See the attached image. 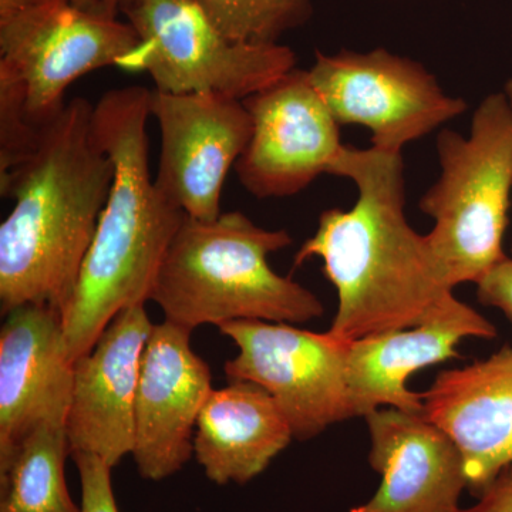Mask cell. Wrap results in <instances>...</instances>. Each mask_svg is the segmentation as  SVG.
I'll return each mask as SVG.
<instances>
[{
	"label": "cell",
	"mask_w": 512,
	"mask_h": 512,
	"mask_svg": "<svg viewBox=\"0 0 512 512\" xmlns=\"http://www.w3.org/2000/svg\"><path fill=\"white\" fill-rule=\"evenodd\" d=\"M330 175L353 181L355 205L322 212L318 231L295 256L296 266L322 259L338 292L328 332L355 342L419 325L453 289L426 235L407 221L402 153L345 146Z\"/></svg>",
	"instance_id": "cell-1"
},
{
	"label": "cell",
	"mask_w": 512,
	"mask_h": 512,
	"mask_svg": "<svg viewBox=\"0 0 512 512\" xmlns=\"http://www.w3.org/2000/svg\"><path fill=\"white\" fill-rule=\"evenodd\" d=\"M94 104L67 101L32 156L0 183L12 211L0 225V311L63 313L109 200L114 165L94 136Z\"/></svg>",
	"instance_id": "cell-2"
},
{
	"label": "cell",
	"mask_w": 512,
	"mask_h": 512,
	"mask_svg": "<svg viewBox=\"0 0 512 512\" xmlns=\"http://www.w3.org/2000/svg\"><path fill=\"white\" fill-rule=\"evenodd\" d=\"M151 90H109L93 110L94 136L113 161L109 200L62 313L72 362L87 355L124 309L150 301L158 271L185 214L151 177L147 124Z\"/></svg>",
	"instance_id": "cell-3"
},
{
	"label": "cell",
	"mask_w": 512,
	"mask_h": 512,
	"mask_svg": "<svg viewBox=\"0 0 512 512\" xmlns=\"http://www.w3.org/2000/svg\"><path fill=\"white\" fill-rule=\"evenodd\" d=\"M292 244L239 211L212 221L185 215L158 271L150 301L165 320L188 330L234 320L305 323L323 315L315 293L276 274L269 255Z\"/></svg>",
	"instance_id": "cell-4"
},
{
	"label": "cell",
	"mask_w": 512,
	"mask_h": 512,
	"mask_svg": "<svg viewBox=\"0 0 512 512\" xmlns=\"http://www.w3.org/2000/svg\"><path fill=\"white\" fill-rule=\"evenodd\" d=\"M441 173L421 197L434 220L427 241L448 288L478 284L507 258L503 241L512 191V106L505 93L481 101L470 134L437 136Z\"/></svg>",
	"instance_id": "cell-5"
},
{
	"label": "cell",
	"mask_w": 512,
	"mask_h": 512,
	"mask_svg": "<svg viewBox=\"0 0 512 512\" xmlns=\"http://www.w3.org/2000/svg\"><path fill=\"white\" fill-rule=\"evenodd\" d=\"M124 16L138 45L116 67L147 73L156 92L245 100L296 69L291 47L229 39L197 0H138Z\"/></svg>",
	"instance_id": "cell-6"
},
{
	"label": "cell",
	"mask_w": 512,
	"mask_h": 512,
	"mask_svg": "<svg viewBox=\"0 0 512 512\" xmlns=\"http://www.w3.org/2000/svg\"><path fill=\"white\" fill-rule=\"evenodd\" d=\"M137 45L127 20L47 0L0 22V73L19 84L26 116L42 128L66 106L70 84L116 67Z\"/></svg>",
	"instance_id": "cell-7"
},
{
	"label": "cell",
	"mask_w": 512,
	"mask_h": 512,
	"mask_svg": "<svg viewBox=\"0 0 512 512\" xmlns=\"http://www.w3.org/2000/svg\"><path fill=\"white\" fill-rule=\"evenodd\" d=\"M309 79L339 126H362L372 147L402 153L466 113V100L441 89L423 64L383 47L370 52H316Z\"/></svg>",
	"instance_id": "cell-8"
},
{
	"label": "cell",
	"mask_w": 512,
	"mask_h": 512,
	"mask_svg": "<svg viewBox=\"0 0 512 512\" xmlns=\"http://www.w3.org/2000/svg\"><path fill=\"white\" fill-rule=\"evenodd\" d=\"M220 330L239 349L224 366L229 382H252L271 394L293 439L311 440L355 417L348 386L350 342L265 320H234Z\"/></svg>",
	"instance_id": "cell-9"
},
{
	"label": "cell",
	"mask_w": 512,
	"mask_h": 512,
	"mask_svg": "<svg viewBox=\"0 0 512 512\" xmlns=\"http://www.w3.org/2000/svg\"><path fill=\"white\" fill-rule=\"evenodd\" d=\"M150 114L161 133L158 191L194 220L220 217L225 180L252 136L244 101L220 93L151 90Z\"/></svg>",
	"instance_id": "cell-10"
},
{
	"label": "cell",
	"mask_w": 512,
	"mask_h": 512,
	"mask_svg": "<svg viewBox=\"0 0 512 512\" xmlns=\"http://www.w3.org/2000/svg\"><path fill=\"white\" fill-rule=\"evenodd\" d=\"M252 136L235 164L242 187L256 198L291 197L330 174L343 150L340 126L309 79L293 69L248 97Z\"/></svg>",
	"instance_id": "cell-11"
},
{
	"label": "cell",
	"mask_w": 512,
	"mask_h": 512,
	"mask_svg": "<svg viewBox=\"0 0 512 512\" xmlns=\"http://www.w3.org/2000/svg\"><path fill=\"white\" fill-rule=\"evenodd\" d=\"M0 330V476L20 447L45 426L66 427L74 363L67 355L62 313L23 305Z\"/></svg>",
	"instance_id": "cell-12"
},
{
	"label": "cell",
	"mask_w": 512,
	"mask_h": 512,
	"mask_svg": "<svg viewBox=\"0 0 512 512\" xmlns=\"http://www.w3.org/2000/svg\"><path fill=\"white\" fill-rule=\"evenodd\" d=\"M191 330L154 325L141 359L131 456L144 480L173 476L194 454V429L212 392L210 366L191 348Z\"/></svg>",
	"instance_id": "cell-13"
},
{
	"label": "cell",
	"mask_w": 512,
	"mask_h": 512,
	"mask_svg": "<svg viewBox=\"0 0 512 512\" xmlns=\"http://www.w3.org/2000/svg\"><path fill=\"white\" fill-rule=\"evenodd\" d=\"M153 328L146 306H130L114 316L93 349L74 362L66 420L72 456L93 454L113 468L133 453L138 377Z\"/></svg>",
	"instance_id": "cell-14"
},
{
	"label": "cell",
	"mask_w": 512,
	"mask_h": 512,
	"mask_svg": "<svg viewBox=\"0 0 512 512\" xmlns=\"http://www.w3.org/2000/svg\"><path fill=\"white\" fill-rule=\"evenodd\" d=\"M497 329L453 292L419 325L350 342L348 386L355 417L382 407L424 413L423 394L409 389L410 376L457 357L466 338L493 339Z\"/></svg>",
	"instance_id": "cell-15"
},
{
	"label": "cell",
	"mask_w": 512,
	"mask_h": 512,
	"mask_svg": "<svg viewBox=\"0 0 512 512\" xmlns=\"http://www.w3.org/2000/svg\"><path fill=\"white\" fill-rule=\"evenodd\" d=\"M369 463L382 474L372 500L349 512H458L464 460L446 431L423 413L379 409L365 417Z\"/></svg>",
	"instance_id": "cell-16"
},
{
	"label": "cell",
	"mask_w": 512,
	"mask_h": 512,
	"mask_svg": "<svg viewBox=\"0 0 512 512\" xmlns=\"http://www.w3.org/2000/svg\"><path fill=\"white\" fill-rule=\"evenodd\" d=\"M421 394L424 416L457 444L467 488L480 497L512 470V346L440 372Z\"/></svg>",
	"instance_id": "cell-17"
},
{
	"label": "cell",
	"mask_w": 512,
	"mask_h": 512,
	"mask_svg": "<svg viewBox=\"0 0 512 512\" xmlns=\"http://www.w3.org/2000/svg\"><path fill=\"white\" fill-rule=\"evenodd\" d=\"M195 429V457L218 485L254 480L293 439L271 394L244 380L212 389Z\"/></svg>",
	"instance_id": "cell-18"
},
{
	"label": "cell",
	"mask_w": 512,
	"mask_h": 512,
	"mask_svg": "<svg viewBox=\"0 0 512 512\" xmlns=\"http://www.w3.org/2000/svg\"><path fill=\"white\" fill-rule=\"evenodd\" d=\"M69 456L66 427L45 426L32 434L0 476V512H82L64 476Z\"/></svg>",
	"instance_id": "cell-19"
},
{
	"label": "cell",
	"mask_w": 512,
	"mask_h": 512,
	"mask_svg": "<svg viewBox=\"0 0 512 512\" xmlns=\"http://www.w3.org/2000/svg\"><path fill=\"white\" fill-rule=\"evenodd\" d=\"M215 26L235 42L279 43L313 12L312 0H197Z\"/></svg>",
	"instance_id": "cell-20"
},
{
	"label": "cell",
	"mask_w": 512,
	"mask_h": 512,
	"mask_svg": "<svg viewBox=\"0 0 512 512\" xmlns=\"http://www.w3.org/2000/svg\"><path fill=\"white\" fill-rule=\"evenodd\" d=\"M40 130L26 116L19 84L8 74L0 73V183L32 156Z\"/></svg>",
	"instance_id": "cell-21"
},
{
	"label": "cell",
	"mask_w": 512,
	"mask_h": 512,
	"mask_svg": "<svg viewBox=\"0 0 512 512\" xmlns=\"http://www.w3.org/2000/svg\"><path fill=\"white\" fill-rule=\"evenodd\" d=\"M82 483V512H119L113 485L111 467L103 458L93 454H73Z\"/></svg>",
	"instance_id": "cell-22"
},
{
	"label": "cell",
	"mask_w": 512,
	"mask_h": 512,
	"mask_svg": "<svg viewBox=\"0 0 512 512\" xmlns=\"http://www.w3.org/2000/svg\"><path fill=\"white\" fill-rule=\"evenodd\" d=\"M478 301L500 309L512 323V259L505 258L495 265L477 284Z\"/></svg>",
	"instance_id": "cell-23"
},
{
	"label": "cell",
	"mask_w": 512,
	"mask_h": 512,
	"mask_svg": "<svg viewBox=\"0 0 512 512\" xmlns=\"http://www.w3.org/2000/svg\"><path fill=\"white\" fill-rule=\"evenodd\" d=\"M458 512H512V470L504 471L483 494L474 507Z\"/></svg>",
	"instance_id": "cell-24"
},
{
	"label": "cell",
	"mask_w": 512,
	"mask_h": 512,
	"mask_svg": "<svg viewBox=\"0 0 512 512\" xmlns=\"http://www.w3.org/2000/svg\"><path fill=\"white\" fill-rule=\"evenodd\" d=\"M73 5L90 12L103 13V15L119 16L126 13L138 0H70Z\"/></svg>",
	"instance_id": "cell-25"
},
{
	"label": "cell",
	"mask_w": 512,
	"mask_h": 512,
	"mask_svg": "<svg viewBox=\"0 0 512 512\" xmlns=\"http://www.w3.org/2000/svg\"><path fill=\"white\" fill-rule=\"evenodd\" d=\"M47 0H0V22Z\"/></svg>",
	"instance_id": "cell-26"
},
{
	"label": "cell",
	"mask_w": 512,
	"mask_h": 512,
	"mask_svg": "<svg viewBox=\"0 0 512 512\" xmlns=\"http://www.w3.org/2000/svg\"><path fill=\"white\" fill-rule=\"evenodd\" d=\"M505 96L510 100L512 106V79L507 83V87H505Z\"/></svg>",
	"instance_id": "cell-27"
}]
</instances>
